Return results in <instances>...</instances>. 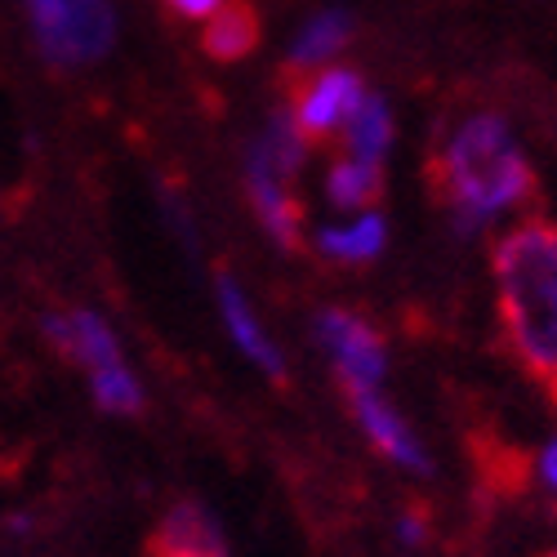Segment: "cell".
<instances>
[{"instance_id":"1","label":"cell","mask_w":557,"mask_h":557,"mask_svg":"<svg viewBox=\"0 0 557 557\" xmlns=\"http://www.w3.org/2000/svg\"><path fill=\"white\" fill-rule=\"evenodd\" d=\"M499 321L527 375L557 401V223L527 219L495 246Z\"/></svg>"},{"instance_id":"2","label":"cell","mask_w":557,"mask_h":557,"mask_svg":"<svg viewBox=\"0 0 557 557\" xmlns=\"http://www.w3.org/2000/svg\"><path fill=\"white\" fill-rule=\"evenodd\" d=\"M433 178L459 232H478L499 210L535 197V174L495 112H473L446 134Z\"/></svg>"},{"instance_id":"3","label":"cell","mask_w":557,"mask_h":557,"mask_svg":"<svg viewBox=\"0 0 557 557\" xmlns=\"http://www.w3.org/2000/svg\"><path fill=\"white\" fill-rule=\"evenodd\" d=\"M36 40L50 63L81 67L112 50L116 14L108 0H27Z\"/></svg>"},{"instance_id":"4","label":"cell","mask_w":557,"mask_h":557,"mask_svg":"<svg viewBox=\"0 0 557 557\" xmlns=\"http://www.w3.org/2000/svg\"><path fill=\"white\" fill-rule=\"evenodd\" d=\"M290 89V116L299 125V134L308 144H321L335 129L348 125V116L361 108L366 85L352 67H326V72H304V76H286Z\"/></svg>"},{"instance_id":"5","label":"cell","mask_w":557,"mask_h":557,"mask_svg":"<svg viewBox=\"0 0 557 557\" xmlns=\"http://www.w3.org/2000/svg\"><path fill=\"white\" fill-rule=\"evenodd\" d=\"M317 339L331 352L344 388H380L388 375V348L380 331L348 308H326L317 317Z\"/></svg>"},{"instance_id":"6","label":"cell","mask_w":557,"mask_h":557,"mask_svg":"<svg viewBox=\"0 0 557 557\" xmlns=\"http://www.w3.org/2000/svg\"><path fill=\"white\" fill-rule=\"evenodd\" d=\"M348 406L357 414L361 433L370 437V446H375L384 459H393L397 469H410V473H429L433 469L424 442L414 437V429L380 397V388H348Z\"/></svg>"},{"instance_id":"7","label":"cell","mask_w":557,"mask_h":557,"mask_svg":"<svg viewBox=\"0 0 557 557\" xmlns=\"http://www.w3.org/2000/svg\"><path fill=\"white\" fill-rule=\"evenodd\" d=\"M286 174L276 170L259 148H250V161H246V188H250V201L259 210V223L268 227V237L282 246V250H299V232H304V210L295 201V193L286 188Z\"/></svg>"},{"instance_id":"8","label":"cell","mask_w":557,"mask_h":557,"mask_svg":"<svg viewBox=\"0 0 557 557\" xmlns=\"http://www.w3.org/2000/svg\"><path fill=\"white\" fill-rule=\"evenodd\" d=\"M152 557H227V540L206 504L178 499L152 531Z\"/></svg>"},{"instance_id":"9","label":"cell","mask_w":557,"mask_h":557,"mask_svg":"<svg viewBox=\"0 0 557 557\" xmlns=\"http://www.w3.org/2000/svg\"><path fill=\"white\" fill-rule=\"evenodd\" d=\"M45 335H50V344L63 357L81 361L85 370H103V366L125 361L116 335L108 331V321L99 312H85V308L81 312H50L45 317Z\"/></svg>"},{"instance_id":"10","label":"cell","mask_w":557,"mask_h":557,"mask_svg":"<svg viewBox=\"0 0 557 557\" xmlns=\"http://www.w3.org/2000/svg\"><path fill=\"white\" fill-rule=\"evenodd\" d=\"M214 295H219V312H223V321H227V335L237 339V348H242L255 366H263L272 380H286V361H282V352H276V344L268 339V331L259 326V317H255V308L246 304L242 286L232 282L227 272H219Z\"/></svg>"},{"instance_id":"11","label":"cell","mask_w":557,"mask_h":557,"mask_svg":"<svg viewBox=\"0 0 557 557\" xmlns=\"http://www.w3.org/2000/svg\"><path fill=\"white\" fill-rule=\"evenodd\" d=\"M263 36V18L255 10V0H223V5L210 14L206 36H201V50L219 63H237L250 59L255 45Z\"/></svg>"},{"instance_id":"12","label":"cell","mask_w":557,"mask_h":557,"mask_svg":"<svg viewBox=\"0 0 557 557\" xmlns=\"http://www.w3.org/2000/svg\"><path fill=\"white\" fill-rule=\"evenodd\" d=\"M348 36H352V14H344V10H326V14L308 18L304 32L290 45V59H286L282 72L286 76H304V72H312L321 63H331L348 45Z\"/></svg>"},{"instance_id":"13","label":"cell","mask_w":557,"mask_h":557,"mask_svg":"<svg viewBox=\"0 0 557 557\" xmlns=\"http://www.w3.org/2000/svg\"><path fill=\"white\" fill-rule=\"evenodd\" d=\"M326 193L339 210H375L384 197V170L375 161H361V157H344L331 165L326 174Z\"/></svg>"},{"instance_id":"14","label":"cell","mask_w":557,"mask_h":557,"mask_svg":"<svg viewBox=\"0 0 557 557\" xmlns=\"http://www.w3.org/2000/svg\"><path fill=\"white\" fill-rule=\"evenodd\" d=\"M384 242H388V223L375 210H366L348 227H326L317 237V246L326 250V259H335V263H370V259H380Z\"/></svg>"},{"instance_id":"15","label":"cell","mask_w":557,"mask_h":557,"mask_svg":"<svg viewBox=\"0 0 557 557\" xmlns=\"http://www.w3.org/2000/svg\"><path fill=\"white\" fill-rule=\"evenodd\" d=\"M344 144H348V157H361V161H384L388 144H393V116H388V103L380 95H366L361 108L348 116L344 125Z\"/></svg>"},{"instance_id":"16","label":"cell","mask_w":557,"mask_h":557,"mask_svg":"<svg viewBox=\"0 0 557 557\" xmlns=\"http://www.w3.org/2000/svg\"><path fill=\"white\" fill-rule=\"evenodd\" d=\"M89 388H95V401L112 414H138L144 410V384L134 380V370L121 366H103V370H89Z\"/></svg>"},{"instance_id":"17","label":"cell","mask_w":557,"mask_h":557,"mask_svg":"<svg viewBox=\"0 0 557 557\" xmlns=\"http://www.w3.org/2000/svg\"><path fill=\"white\" fill-rule=\"evenodd\" d=\"M165 5L178 14V18H210L223 0H165Z\"/></svg>"},{"instance_id":"18","label":"cell","mask_w":557,"mask_h":557,"mask_svg":"<svg viewBox=\"0 0 557 557\" xmlns=\"http://www.w3.org/2000/svg\"><path fill=\"white\" fill-rule=\"evenodd\" d=\"M535 469H540V482L557 495V442H548V446L540 450V463H535Z\"/></svg>"},{"instance_id":"19","label":"cell","mask_w":557,"mask_h":557,"mask_svg":"<svg viewBox=\"0 0 557 557\" xmlns=\"http://www.w3.org/2000/svg\"><path fill=\"white\" fill-rule=\"evenodd\" d=\"M397 535H401V544H410V548H414V544H424V535H429V531H424V522L414 518V513H406V518L397 522Z\"/></svg>"},{"instance_id":"20","label":"cell","mask_w":557,"mask_h":557,"mask_svg":"<svg viewBox=\"0 0 557 557\" xmlns=\"http://www.w3.org/2000/svg\"><path fill=\"white\" fill-rule=\"evenodd\" d=\"M548 557H557V548H553V553H548Z\"/></svg>"}]
</instances>
